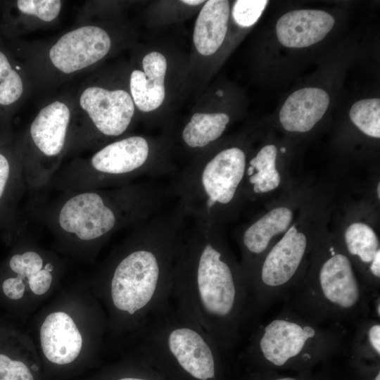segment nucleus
I'll use <instances>...</instances> for the list:
<instances>
[{
	"label": "nucleus",
	"mask_w": 380,
	"mask_h": 380,
	"mask_svg": "<svg viewBox=\"0 0 380 380\" xmlns=\"http://www.w3.org/2000/svg\"><path fill=\"white\" fill-rule=\"evenodd\" d=\"M230 4L227 0H208L201 6L194 25L192 43L199 56L208 58L224 42L228 30Z\"/></svg>",
	"instance_id": "dca6fc26"
},
{
	"label": "nucleus",
	"mask_w": 380,
	"mask_h": 380,
	"mask_svg": "<svg viewBox=\"0 0 380 380\" xmlns=\"http://www.w3.org/2000/svg\"><path fill=\"white\" fill-rule=\"evenodd\" d=\"M23 91L20 75L12 69L5 54L0 51V104L9 105L15 102Z\"/></svg>",
	"instance_id": "5701e85b"
},
{
	"label": "nucleus",
	"mask_w": 380,
	"mask_h": 380,
	"mask_svg": "<svg viewBox=\"0 0 380 380\" xmlns=\"http://www.w3.org/2000/svg\"><path fill=\"white\" fill-rule=\"evenodd\" d=\"M348 343L345 327L314 322L283 305L274 317L257 326L245 349L248 355L282 367L348 349Z\"/></svg>",
	"instance_id": "423d86ee"
},
{
	"label": "nucleus",
	"mask_w": 380,
	"mask_h": 380,
	"mask_svg": "<svg viewBox=\"0 0 380 380\" xmlns=\"http://www.w3.org/2000/svg\"><path fill=\"white\" fill-rule=\"evenodd\" d=\"M378 292L364 284L341 242L316 241L304 275L283 301L307 319L345 327L373 317Z\"/></svg>",
	"instance_id": "7ed1b4c3"
},
{
	"label": "nucleus",
	"mask_w": 380,
	"mask_h": 380,
	"mask_svg": "<svg viewBox=\"0 0 380 380\" xmlns=\"http://www.w3.org/2000/svg\"><path fill=\"white\" fill-rule=\"evenodd\" d=\"M117 380H151L144 377H139V376H125L121 377Z\"/></svg>",
	"instance_id": "7c9ffc66"
},
{
	"label": "nucleus",
	"mask_w": 380,
	"mask_h": 380,
	"mask_svg": "<svg viewBox=\"0 0 380 380\" xmlns=\"http://www.w3.org/2000/svg\"><path fill=\"white\" fill-rule=\"evenodd\" d=\"M230 118L218 111H196L184 123L179 132L183 149L191 158L217 144L224 132Z\"/></svg>",
	"instance_id": "f3484780"
},
{
	"label": "nucleus",
	"mask_w": 380,
	"mask_h": 380,
	"mask_svg": "<svg viewBox=\"0 0 380 380\" xmlns=\"http://www.w3.org/2000/svg\"><path fill=\"white\" fill-rule=\"evenodd\" d=\"M349 116L353 124L366 135L380 138V100L362 99L350 108Z\"/></svg>",
	"instance_id": "4be33fe9"
},
{
	"label": "nucleus",
	"mask_w": 380,
	"mask_h": 380,
	"mask_svg": "<svg viewBox=\"0 0 380 380\" xmlns=\"http://www.w3.org/2000/svg\"><path fill=\"white\" fill-rule=\"evenodd\" d=\"M374 380H380V372L377 373L376 376H375Z\"/></svg>",
	"instance_id": "f704fd0d"
},
{
	"label": "nucleus",
	"mask_w": 380,
	"mask_h": 380,
	"mask_svg": "<svg viewBox=\"0 0 380 380\" xmlns=\"http://www.w3.org/2000/svg\"><path fill=\"white\" fill-rule=\"evenodd\" d=\"M19 10L28 15H34L41 20L49 22L55 19L61 10V1L58 0H19Z\"/></svg>",
	"instance_id": "393cba45"
},
{
	"label": "nucleus",
	"mask_w": 380,
	"mask_h": 380,
	"mask_svg": "<svg viewBox=\"0 0 380 380\" xmlns=\"http://www.w3.org/2000/svg\"><path fill=\"white\" fill-rule=\"evenodd\" d=\"M277 148L274 144L262 147L248 160L243 194L253 198L277 189L281 184V175L277 167Z\"/></svg>",
	"instance_id": "aec40b11"
},
{
	"label": "nucleus",
	"mask_w": 380,
	"mask_h": 380,
	"mask_svg": "<svg viewBox=\"0 0 380 380\" xmlns=\"http://www.w3.org/2000/svg\"><path fill=\"white\" fill-rule=\"evenodd\" d=\"M150 362L177 368L194 380H214L223 353L214 339L175 304L155 313L139 331Z\"/></svg>",
	"instance_id": "39448f33"
},
{
	"label": "nucleus",
	"mask_w": 380,
	"mask_h": 380,
	"mask_svg": "<svg viewBox=\"0 0 380 380\" xmlns=\"http://www.w3.org/2000/svg\"><path fill=\"white\" fill-rule=\"evenodd\" d=\"M334 23V17L324 11L295 10L279 19L276 33L283 46L303 48L322 40L331 31Z\"/></svg>",
	"instance_id": "ddd939ff"
},
{
	"label": "nucleus",
	"mask_w": 380,
	"mask_h": 380,
	"mask_svg": "<svg viewBox=\"0 0 380 380\" xmlns=\"http://www.w3.org/2000/svg\"><path fill=\"white\" fill-rule=\"evenodd\" d=\"M281 152H285V151H286L285 148H282L281 149Z\"/></svg>",
	"instance_id": "c9c22d12"
},
{
	"label": "nucleus",
	"mask_w": 380,
	"mask_h": 380,
	"mask_svg": "<svg viewBox=\"0 0 380 380\" xmlns=\"http://www.w3.org/2000/svg\"><path fill=\"white\" fill-rule=\"evenodd\" d=\"M293 220L292 209L287 205H279L272 208L241 230L238 235L241 253L240 264L247 283L257 262L273 244L275 238L288 230Z\"/></svg>",
	"instance_id": "9b49d317"
},
{
	"label": "nucleus",
	"mask_w": 380,
	"mask_h": 380,
	"mask_svg": "<svg viewBox=\"0 0 380 380\" xmlns=\"http://www.w3.org/2000/svg\"><path fill=\"white\" fill-rule=\"evenodd\" d=\"M96 193H84L68 200L59 214V224L82 240L105 236L118 223V210Z\"/></svg>",
	"instance_id": "6e6552de"
},
{
	"label": "nucleus",
	"mask_w": 380,
	"mask_h": 380,
	"mask_svg": "<svg viewBox=\"0 0 380 380\" xmlns=\"http://www.w3.org/2000/svg\"><path fill=\"white\" fill-rule=\"evenodd\" d=\"M274 380H297L293 377H281Z\"/></svg>",
	"instance_id": "473e14b6"
},
{
	"label": "nucleus",
	"mask_w": 380,
	"mask_h": 380,
	"mask_svg": "<svg viewBox=\"0 0 380 380\" xmlns=\"http://www.w3.org/2000/svg\"><path fill=\"white\" fill-rule=\"evenodd\" d=\"M329 103V95L322 89H298L286 99L281 107L280 122L286 131L307 132L322 118Z\"/></svg>",
	"instance_id": "2eb2a0df"
},
{
	"label": "nucleus",
	"mask_w": 380,
	"mask_h": 380,
	"mask_svg": "<svg viewBox=\"0 0 380 380\" xmlns=\"http://www.w3.org/2000/svg\"><path fill=\"white\" fill-rule=\"evenodd\" d=\"M170 149L165 137L132 136L101 149L92 157L91 165L109 176L143 174L157 177L174 170Z\"/></svg>",
	"instance_id": "0eeeda50"
},
{
	"label": "nucleus",
	"mask_w": 380,
	"mask_h": 380,
	"mask_svg": "<svg viewBox=\"0 0 380 380\" xmlns=\"http://www.w3.org/2000/svg\"><path fill=\"white\" fill-rule=\"evenodd\" d=\"M379 191H380V183L378 182V184H377V186H376V195L378 196V199H379V198H380Z\"/></svg>",
	"instance_id": "72a5a7b5"
},
{
	"label": "nucleus",
	"mask_w": 380,
	"mask_h": 380,
	"mask_svg": "<svg viewBox=\"0 0 380 380\" xmlns=\"http://www.w3.org/2000/svg\"><path fill=\"white\" fill-rule=\"evenodd\" d=\"M67 106L55 101L42 108L30 127L32 138L38 148L46 156L57 155L62 150L70 120Z\"/></svg>",
	"instance_id": "a211bd4d"
},
{
	"label": "nucleus",
	"mask_w": 380,
	"mask_h": 380,
	"mask_svg": "<svg viewBox=\"0 0 380 380\" xmlns=\"http://www.w3.org/2000/svg\"><path fill=\"white\" fill-rule=\"evenodd\" d=\"M341 244L364 284L376 292L370 286L369 277L370 265L380 256L379 239L374 229L365 222H353L345 229Z\"/></svg>",
	"instance_id": "6ab92c4d"
},
{
	"label": "nucleus",
	"mask_w": 380,
	"mask_h": 380,
	"mask_svg": "<svg viewBox=\"0 0 380 380\" xmlns=\"http://www.w3.org/2000/svg\"><path fill=\"white\" fill-rule=\"evenodd\" d=\"M184 217L177 203L148 219L113 267L110 302L139 331L170 303L175 248Z\"/></svg>",
	"instance_id": "f03ea898"
},
{
	"label": "nucleus",
	"mask_w": 380,
	"mask_h": 380,
	"mask_svg": "<svg viewBox=\"0 0 380 380\" xmlns=\"http://www.w3.org/2000/svg\"><path fill=\"white\" fill-rule=\"evenodd\" d=\"M40 341L46 358L58 365L72 362L82 346L77 325L64 312H54L46 317L40 329Z\"/></svg>",
	"instance_id": "4468645a"
},
{
	"label": "nucleus",
	"mask_w": 380,
	"mask_h": 380,
	"mask_svg": "<svg viewBox=\"0 0 380 380\" xmlns=\"http://www.w3.org/2000/svg\"><path fill=\"white\" fill-rule=\"evenodd\" d=\"M170 70L168 57L162 51L149 50L143 56L141 68L129 77V90L135 107L151 115L164 105L167 96Z\"/></svg>",
	"instance_id": "f8f14e48"
},
{
	"label": "nucleus",
	"mask_w": 380,
	"mask_h": 380,
	"mask_svg": "<svg viewBox=\"0 0 380 380\" xmlns=\"http://www.w3.org/2000/svg\"><path fill=\"white\" fill-rule=\"evenodd\" d=\"M10 166L6 157L0 153V198L9 177Z\"/></svg>",
	"instance_id": "c756f323"
},
{
	"label": "nucleus",
	"mask_w": 380,
	"mask_h": 380,
	"mask_svg": "<svg viewBox=\"0 0 380 380\" xmlns=\"http://www.w3.org/2000/svg\"><path fill=\"white\" fill-rule=\"evenodd\" d=\"M43 260L35 252L27 251L21 255L15 254L9 261L11 269L21 279L36 274L42 268Z\"/></svg>",
	"instance_id": "a878e982"
},
{
	"label": "nucleus",
	"mask_w": 380,
	"mask_h": 380,
	"mask_svg": "<svg viewBox=\"0 0 380 380\" xmlns=\"http://www.w3.org/2000/svg\"><path fill=\"white\" fill-rule=\"evenodd\" d=\"M81 107L96 128L108 137H118L129 127L135 112L129 93L99 87L86 89L80 96Z\"/></svg>",
	"instance_id": "9d476101"
},
{
	"label": "nucleus",
	"mask_w": 380,
	"mask_h": 380,
	"mask_svg": "<svg viewBox=\"0 0 380 380\" xmlns=\"http://www.w3.org/2000/svg\"><path fill=\"white\" fill-rule=\"evenodd\" d=\"M355 332L349 340L348 349L353 352L380 357V319L368 317L356 323Z\"/></svg>",
	"instance_id": "412c9836"
},
{
	"label": "nucleus",
	"mask_w": 380,
	"mask_h": 380,
	"mask_svg": "<svg viewBox=\"0 0 380 380\" xmlns=\"http://www.w3.org/2000/svg\"><path fill=\"white\" fill-rule=\"evenodd\" d=\"M110 47L111 39L105 30L87 25L62 36L51 48L49 57L59 70L71 73L98 62Z\"/></svg>",
	"instance_id": "1a4fd4ad"
},
{
	"label": "nucleus",
	"mask_w": 380,
	"mask_h": 380,
	"mask_svg": "<svg viewBox=\"0 0 380 380\" xmlns=\"http://www.w3.org/2000/svg\"><path fill=\"white\" fill-rule=\"evenodd\" d=\"M27 279L31 291L36 295H42L49 289L52 275L51 272L44 269L29 277Z\"/></svg>",
	"instance_id": "cd10ccee"
},
{
	"label": "nucleus",
	"mask_w": 380,
	"mask_h": 380,
	"mask_svg": "<svg viewBox=\"0 0 380 380\" xmlns=\"http://www.w3.org/2000/svg\"><path fill=\"white\" fill-rule=\"evenodd\" d=\"M31 370L25 362L0 353V380H34Z\"/></svg>",
	"instance_id": "bb28decb"
},
{
	"label": "nucleus",
	"mask_w": 380,
	"mask_h": 380,
	"mask_svg": "<svg viewBox=\"0 0 380 380\" xmlns=\"http://www.w3.org/2000/svg\"><path fill=\"white\" fill-rule=\"evenodd\" d=\"M4 294L12 300L21 298L25 293V285L19 277L6 279L2 284Z\"/></svg>",
	"instance_id": "c85d7f7f"
},
{
	"label": "nucleus",
	"mask_w": 380,
	"mask_h": 380,
	"mask_svg": "<svg viewBox=\"0 0 380 380\" xmlns=\"http://www.w3.org/2000/svg\"><path fill=\"white\" fill-rule=\"evenodd\" d=\"M171 299L223 353L236 349L251 324L250 292L220 227L195 222L181 231L175 248Z\"/></svg>",
	"instance_id": "f257e3e1"
},
{
	"label": "nucleus",
	"mask_w": 380,
	"mask_h": 380,
	"mask_svg": "<svg viewBox=\"0 0 380 380\" xmlns=\"http://www.w3.org/2000/svg\"><path fill=\"white\" fill-rule=\"evenodd\" d=\"M53 269V267L52 265V264L51 263H47L45 267H44V270H46V271L51 272Z\"/></svg>",
	"instance_id": "2f4dec72"
},
{
	"label": "nucleus",
	"mask_w": 380,
	"mask_h": 380,
	"mask_svg": "<svg viewBox=\"0 0 380 380\" xmlns=\"http://www.w3.org/2000/svg\"><path fill=\"white\" fill-rule=\"evenodd\" d=\"M267 3L266 0H237L232 8V18L239 27H251L260 18Z\"/></svg>",
	"instance_id": "b1692460"
},
{
	"label": "nucleus",
	"mask_w": 380,
	"mask_h": 380,
	"mask_svg": "<svg viewBox=\"0 0 380 380\" xmlns=\"http://www.w3.org/2000/svg\"><path fill=\"white\" fill-rule=\"evenodd\" d=\"M248 157L235 145L217 144L192 158L172 191L186 216L221 227L236 215L243 197Z\"/></svg>",
	"instance_id": "20e7f679"
}]
</instances>
